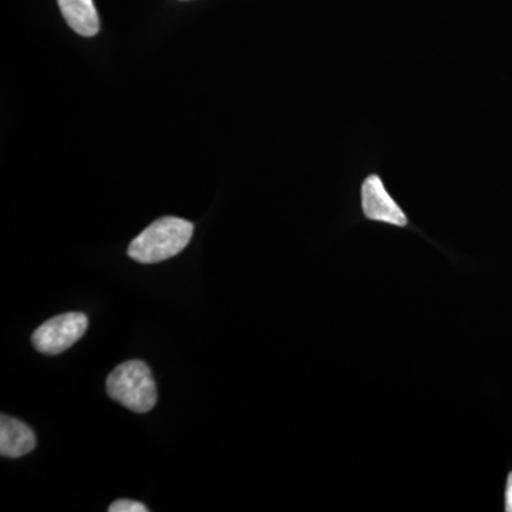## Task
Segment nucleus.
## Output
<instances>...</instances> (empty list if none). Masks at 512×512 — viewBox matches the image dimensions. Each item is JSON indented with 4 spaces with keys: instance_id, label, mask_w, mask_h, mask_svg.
<instances>
[{
    "instance_id": "5",
    "label": "nucleus",
    "mask_w": 512,
    "mask_h": 512,
    "mask_svg": "<svg viewBox=\"0 0 512 512\" xmlns=\"http://www.w3.org/2000/svg\"><path fill=\"white\" fill-rule=\"evenodd\" d=\"M36 436L28 424L2 414L0 417V454L6 458H20L32 453Z\"/></svg>"
},
{
    "instance_id": "7",
    "label": "nucleus",
    "mask_w": 512,
    "mask_h": 512,
    "mask_svg": "<svg viewBox=\"0 0 512 512\" xmlns=\"http://www.w3.org/2000/svg\"><path fill=\"white\" fill-rule=\"evenodd\" d=\"M110 512H147L146 505L134 500H117L109 507Z\"/></svg>"
},
{
    "instance_id": "2",
    "label": "nucleus",
    "mask_w": 512,
    "mask_h": 512,
    "mask_svg": "<svg viewBox=\"0 0 512 512\" xmlns=\"http://www.w3.org/2000/svg\"><path fill=\"white\" fill-rule=\"evenodd\" d=\"M107 393L114 402L134 413H148L157 403V387L150 367L141 360H128L107 377Z\"/></svg>"
},
{
    "instance_id": "3",
    "label": "nucleus",
    "mask_w": 512,
    "mask_h": 512,
    "mask_svg": "<svg viewBox=\"0 0 512 512\" xmlns=\"http://www.w3.org/2000/svg\"><path fill=\"white\" fill-rule=\"evenodd\" d=\"M87 328L89 319L84 313H63L40 325L33 333L32 343L43 355H60L82 339Z\"/></svg>"
},
{
    "instance_id": "1",
    "label": "nucleus",
    "mask_w": 512,
    "mask_h": 512,
    "mask_svg": "<svg viewBox=\"0 0 512 512\" xmlns=\"http://www.w3.org/2000/svg\"><path fill=\"white\" fill-rule=\"evenodd\" d=\"M194 225L181 218L164 217L144 229L128 247V256L140 264H158L184 251L190 244Z\"/></svg>"
},
{
    "instance_id": "6",
    "label": "nucleus",
    "mask_w": 512,
    "mask_h": 512,
    "mask_svg": "<svg viewBox=\"0 0 512 512\" xmlns=\"http://www.w3.org/2000/svg\"><path fill=\"white\" fill-rule=\"evenodd\" d=\"M67 25L84 37L99 33L100 22L93 0H57Z\"/></svg>"
},
{
    "instance_id": "4",
    "label": "nucleus",
    "mask_w": 512,
    "mask_h": 512,
    "mask_svg": "<svg viewBox=\"0 0 512 512\" xmlns=\"http://www.w3.org/2000/svg\"><path fill=\"white\" fill-rule=\"evenodd\" d=\"M363 212L369 220L404 227L407 217L397 202L390 197L383 181L377 175H370L362 187Z\"/></svg>"
},
{
    "instance_id": "8",
    "label": "nucleus",
    "mask_w": 512,
    "mask_h": 512,
    "mask_svg": "<svg viewBox=\"0 0 512 512\" xmlns=\"http://www.w3.org/2000/svg\"><path fill=\"white\" fill-rule=\"evenodd\" d=\"M505 511L512 512V473L508 476L507 490H505Z\"/></svg>"
}]
</instances>
